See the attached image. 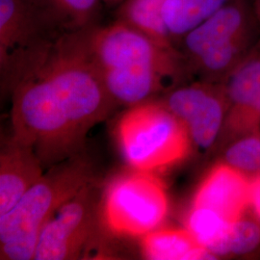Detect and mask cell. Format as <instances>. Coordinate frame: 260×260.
<instances>
[{"label": "cell", "mask_w": 260, "mask_h": 260, "mask_svg": "<svg viewBox=\"0 0 260 260\" xmlns=\"http://www.w3.org/2000/svg\"><path fill=\"white\" fill-rule=\"evenodd\" d=\"M93 61L115 103H146L176 75L179 61L166 47L117 19L106 26L93 24L89 33Z\"/></svg>", "instance_id": "obj_2"}, {"label": "cell", "mask_w": 260, "mask_h": 260, "mask_svg": "<svg viewBox=\"0 0 260 260\" xmlns=\"http://www.w3.org/2000/svg\"><path fill=\"white\" fill-rule=\"evenodd\" d=\"M103 1H104L107 5L113 6V5H120L124 0H103Z\"/></svg>", "instance_id": "obj_20"}, {"label": "cell", "mask_w": 260, "mask_h": 260, "mask_svg": "<svg viewBox=\"0 0 260 260\" xmlns=\"http://www.w3.org/2000/svg\"><path fill=\"white\" fill-rule=\"evenodd\" d=\"M251 202V184L235 168L220 165L206 176L196 193L192 206L211 208L229 221L240 219Z\"/></svg>", "instance_id": "obj_11"}, {"label": "cell", "mask_w": 260, "mask_h": 260, "mask_svg": "<svg viewBox=\"0 0 260 260\" xmlns=\"http://www.w3.org/2000/svg\"><path fill=\"white\" fill-rule=\"evenodd\" d=\"M253 2V6H254V9L256 11L258 17L260 19V0H252Z\"/></svg>", "instance_id": "obj_21"}, {"label": "cell", "mask_w": 260, "mask_h": 260, "mask_svg": "<svg viewBox=\"0 0 260 260\" xmlns=\"http://www.w3.org/2000/svg\"><path fill=\"white\" fill-rule=\"evenodd\" d=\"M226 161L232 167L243 171L260 170V139L247 138L234 144L226 151Z\"/></svg>", "instance_id": "obj_17"}, {"label": "cell", "mask_w": 260, "mask_h": 260, "mask_svg": "<svg viewBox=\"0 0 260 260\" xmlns=\"http://www.w3.org/2000/svg\"><path fill=\"white\" fill-rule=\"evenodd\" d=\"M62 28L47 18L36 0H0V63L48 33Z\"/></svg>", "instance_id": "obj_9"}, {"label": "cell", "mask_w": 260, "mask_h": 260, "mask_svg": "<svg viewBox=\"0 0 260 260\" xmlns=\"http://www.w3.org/2000/svg\"><path fill=\"white\" fill-rule=\"evenodd\" d=\"M91 187H84L46 223L40 234L35 259H77L89 250L96 233Z\"/></svg>", "instance_id": "obj_7"}, {"label": "cell", "mask_w": 260, "mask_h": 260, "mask_svg": "<svg viewBox=\"0 0 260 260\" xmlns=\"http://www.w3.org/2000/svg\"><path fill=\"white\" fill-rule=\"evenodd\" d=\"M141 238L142 254L147 259H214L216 256L187 230L156 229Z\"/></svg>", "instance_id": "obj_12"}, {"label": "cell", "mask_w": 260, "mask_h": 260, "mask_svg": "<svg viewBox=\"0 0 260 260\" xmlns=\"http://www.w3.org/2000/svg\"><path fill=\"white\" fill-rule=\"evenodd\" d=\"M92 25L54 30L1 67L12 90V137L33 149L45 168L79 154L116 103L93 61Z\"/></svg>", "instance_id": "obj_1"}, {"label": "cell", "mask_w": 260, "mask_h": 260, "mask_svg": "<svg viewBox=\"0 0 260 260\" xmlns=\"http://www.w3.org/2000/svg\"><path fill=\"white\" fill-rule=\"evenodd\" d=\"M230 0H166L163 17L172 39H180Z\"/></svg>", "instance_id": "obj_15"}, {"label": "cell", "mask_w": 260, "mask_h": 260, "mask_svg": "<svg viewBox=\"0 0 260 260\" xmlns=\"http://www.w3.org/2000/svg\"><path fill=\"white\" fill-rule=\"evenodd\" d=\"M92 178L91 164L80 153L49 168L17 205L0 215V258L35 259L46 223Z\"/></svg>", "instance_id": "obj_3"}, {"label": "cell", "mask_w": 260, "mask_h": 260, "mask_svg": "<svg viewBox=\"0 0 260 260\" xmlns=\"http://www.w3.org/2000/svg\"><path fill=\"white\" fill-rule=\"evenodd\" d=\"M231 221L211 208L192 206L186 219V230L214 255L230 253L229 232Z\"/></svg>", "instance_id": "obj_14"}, {"label": "cell", "mask_w": 260, "mask_h": 260, "mask_svg": "<svg viewBox=\"0 0 260 260\" xmlns=\"http://www.w3.org/2000/svg\"><path fill=\"white\" fill-rule=\"evenodd\" d=\"M168 206L165 187L154 174L132 169L107 186L102 203L103 223L114 234L143 237L163 223Z\"/></svg>", "instance_id": "obj_6"}, {"label": "cell", "mask_w": 260, "mask_h": 260, "mask_svg": "<svg viewBox=\"0 0 260 260\" xmlns=\"http://www.w3.org/2000/svg\"><path fill=\"white\" fill-rule=\"evenodd\" d=\"M121 155L131 169L153 173L186 156L189 133L166 105L148 101L131 106L117 125Z\"/></svg>", "instance_id": "obj_5"}, {"label": "cell", "mask_w": 260, "mask_h": 260, "mask_svg": "<svg viewBox=\"0 0 260 260\" xmlns=\"http://www.w3.org/2000/svg\"><path fill=\"white\" fill-rule=\"evenodd\" d=\"M56 27L76 29L93 24L101 0H36Z\"/></svg>", "instance_id": "obj_16"}, {"label": "cell", "mask_w": 260, "mask_h": 260, "mask_svg": "<svg viewBox=\"0 0 260 260\" xmlns=\"http://www.w3.org/2000/svg\"><path fill=\"white\" fill-rule=\"evenodd\" d=\"M166 0H124L118 10V19L153 39L159 44L173 47L163 8Z\"/></svg>", "instance_id": "obj_13"}, {"label": "cell", "mask_w": 260, "mask_h": 260, "mask_svg": "<svg viewBox=\"0 0 260 260\" xmlns=\"http://www.w3.org/2000/svg\"><path fill=\"white\" fill-rule=\"evenodd\" d=\"M180 40L197 69L228 77L259 41V17L252 0H230Z\"/></svg>", "instance_id": "obj_4"}, {"label": "cell", "mask_w": 260, "mask_h": 260, "mask_svg": "<svg viewBox=\"0 0 260 260\" xmlns=\"http://www.w3.org/2000/svg\"><path fill=\"white\" fill-rule=\"evenodd\" d=\"M251 203L260 217V177L251 184Z\"/></svg>", "instance_id": "obj_19"}, {"label": "cell", "mask_w": 260, "mask_h": 260, "mask_svg": "<svg viewBox=\"0 0 260 260\" xmlns=\"http://www.w3.org/2000/svg\"><path fill=\"white\" fill-rule=\"evenodd\" d=\"M228 242L230 252L236 254L247 253L259 244V228L250 221L238 219L232 223Z\"/></svg>", "instance_id": "obj_18"}, {"label": "cell", "mask_w": 260, "mask_h": 260, "mask_svg": "<svg viewBox=\"0 0 260 260\" xmlns=\"http://www.w3.org/2000/svg\"><path fill=\"white\" fill-rule=\"evenodd\" d=\"M44 175L33 149L14 137L5 142L0 154V215L10 211Z\"/></svg>", "instance_id": "obj_10"}, {"label": "cell", "mask_w": 260, "mask_h": 260, "mask_svg": "<svg viewBox=\"0 0 260 260\" xmlns=\"http://www.w3.org/2000/svg\"><path fill=\"white\" fill-rule=\"evenodd\" d=\"M165 105L184 123L200 149L212 146L223 121V105L214 89L201 84L181 87L168 95Z\"/></svg>", "instance_id": "obj_8"}]
</instances>
